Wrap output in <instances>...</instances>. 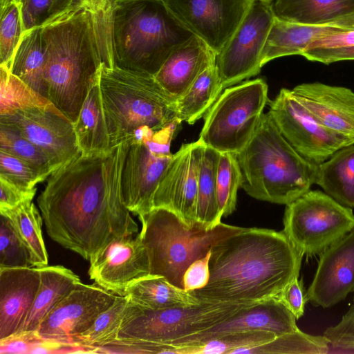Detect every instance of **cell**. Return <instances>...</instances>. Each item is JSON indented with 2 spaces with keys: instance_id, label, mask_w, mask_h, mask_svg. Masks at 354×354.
Returning a JSON list of instances; mask_svg holds the SVG:
<instances>
[{
  "instance_id": "cell-1",
  "label": "cell",
  "mask_w": 354,
  "mask_h": 354,
  "mask_svg": "<svg viewBox=\"0 0 354 354\" xmlns=\"http://www.w3.org/2000/svg\"><path fill=\"white\" fill-rule=\"evenodd\" d=\"M128 145L80 153L50 175L37 198L48 235L86 260L112 240L138 232L121 189Z\"/></svg>"
},
{
  "instance_id": "cell-2",
  "label": "cell",
  "mask_w": 354,
  "mask_h": 354,
  "mask_svg": "<svg viewBox=\"0 0 354 354\" xmlns=\"http://www.w3.org/2000/svg\"><path fill=\"white\" fill-rule=\"evenodd\" d=\"M209 280L192 294L203 302L250 304L277 297L299 276L303 256L283 231L247 228L211 249Z\"/></svg>"
},
{
  "instance_id": "cell-3",
  "label": "cell",
  "mask_w": 354,
  "mask_h": 354,
  "mask_svg": "<svg viewBox=\"0 0 354 354\" xmlns=\"http://www.w3.org/2000/svg\"><path fill=\"white\" fill-rule=\"evenodd\" d=\"M93 14L107 67L155 76L171 53L194 36L162 0H109Z\"/></svg>"
},
{
  "instance_id": "cell-4",
  "label": "cell",
  "mask_w": 354,
  "mask_h": 354,
  "mask_svg": "<svg viewBox=\"0 0 354 354\" xmlns=\"http://www.w3.org/2000/svg\"><path fill=\"white\" fill-rule=\"evenodd\" d=\"M48 100L73 124L102 65L95 18L82 8L43 27Z\"/></svg>"
},
{
  "instance_id": "cell-5",
  "label": "cell",
  "mask_w": 354,
  "mask_h": 354,
  "mask_svg": "<svg viewBox=\"0 0 354 354\" xmlns=\"http://www.w3.org/2000/svg\"><path fill=\"white\" fill-rule=\"evenodd\" d=\"M99 84L111 148L181 123L176 101L154 76L102 64Z\"/></svg>"
},
{
  "instance_id": "cell-6",
  "label": "cell",
  "mask_w": 354,
  "mask_h": 354,
  "mask_svg": "<svg viewBox=\"0 0 354 354\" xmlns=\"http://www.w3.org/2000/svg\"><path fill=\"white\" fill-rule=\"evenodd\" d=\"M236 156L241 187L256 199L286 205L315 184L317 165L289 144L269 112L263 113L252 138Z\"/></svg>"
},
{
  "instance_id": "cell-7",
  "label": "cell",
  "mask_w": 354,
  "mask_h": 354,
  "mask_svg": "<svg viewBox=\"0 0 354 354\" xmlns=\"http://www.w3.org/2000/svg\"><path fill=\"white\" fill-rule=\"evenodd\" d=\"M138 217L142 225L138 234L147 252L149 274L162 276L183 289V274L190 264L204 257L220 239L244 229L221 222L211 229L198 224L189 227L163 207Z\"/></svg>"
},
{
  "instance_id": "cell-8",
  "label": "cell",
  "mask_w": 354,
  "mask_h": 354,
  "mask_svg": "<svg viewBox=\"0 0 354 354\" xmlns=\"http://www.w3.org/2000/svg\"><path fill=\"white\" fill-rule=\"evenodd\" d=\"M269 101L261 78L225 88L205 115L198 139L220 153L237 154L252 138Z\"/></svg>"
},
{
  "instance_id": "cell-9",
  "label": "cell",
  "mask_w": 354,
  "mask_h": 354,
  "mask_svg": "<svg viewBox=\"0 0 354 354\" xmlns=\"http://www.w3.org/2000/svg\"><path fill=\"white\" fill-rule=\"evenodd\" d=\"M251 304L201 301L151 310L129 301L117 339L169 344L207 329Z\"/></svg>"
},
{
  "instance_id": "cell-10",
  "label": "cell",
  "mask_w": 354,
  "mask_h": 354,
  "mask_svg": "<svg viewBox=\"0 0 354 354\" xmlns=\"http://www.w3.org/2000/svg\"><path fill=\"white\" fill-rule=\"evenodd\" d=\"M283 232L296 250L319 254L354 228L352 208L321 191L309 190L286 205Z\"/></svg>"
},
{
  "instance_id": "cell-11",
  "label": "cell",
  "mask_w": 354,
  "mask_h": 354,
  "mask_svg": "<svg viewBox=\"0 0 354 354\" xmlns=\"http://www.w3.org/2000/svg\"><path fill=\"white\" fill-rule=\"evenodd\" d=\"M179 124L156 131L141 140L127 141L121 189L126 207L138 216L153 209V196L173 158L170 144Z\"/></svg>"
},
{
  "instance_id": "cell-12",
  "label": "cell",
  "mask_w": 354,
  "mask_h": 354,
  "mask_svg": "<svg viewBox=\"0 0 354 354\" xmlns=\"http://www.w3.org/2000/svg\"><path fill=\"white\" fill-rule=\"evenodd\" d=\"M275 15L272 3L254 0L243 19L216 55L223 88L259 73L261 55Z\"/></svg>"
},
{
  "instance_id": "cell-13",
  "label": "cell",
  "mask_w": 354,
  "mask_h": 354,
  "mask_svg": "<svg viewBox=\"0 0 354 354\" xmlns=\"http://www.w3.org/2000/svg\"><path fill=\"white\" fill-rule=\"evenodd\" d=\"M270 114L281 135L308 161L319 165L335 152L351 145L322 125L299 102L292 90L281 88L269 101Z\"/></svg>"
},
{
  "instance_id": "cell-14",
  "label": "cell",
  "mask_w": 354,
  "mask_h": 354,
  "mask_svg": "<svg viewBox=\"0 0 354 354\" xmlns=\"http://www.w3.org/2000/svg\"><path fill=\"white\" fill-rule=\"evenodd\" d=\"M0 124L43 150L58 168L81 153L74 124L52 103L0 115Z\"/></svg>"
},
{
  "instance_id": "cell-15",
  "label": "cell",
  "mask_w": 354,
  "mask_h": 354,
  "mask_svg": "<svg viewBox=\"0 0 354 354\" xmlns=\"http://www.w3.org/2000/svg\"><path fill=\"white\" fill-rule=\"evenodd\" d=\"M174 16L216 55L234 34L254 0H162Z\"/></svg>"
},
{
  "instance_id": "cell-16",
  "label": "cell",
  "mask_w": 354,
  "mask_h": 354,
  "mask_svg": "<svg viewBox=\"0 0 354 354\" xmlns=\"http://www.w3.org/2000/svg\"><path fill=\"white\" fill-rule=\"evenodd\" d=\"M118 296L95 282L81 281L50 310L36 331L44 339L73 344V338L89 328Z\"/></svg>"
},
{
  "instance_id": "cell-17",
  "label": "cell",
  "mask_w": 354,
  "mask_h": 354,
  "mask_svg": "<svg viewBox=\"0 0 354 354\" xmlns=\"http://www.w3.org/2000/svg\"><path fill=\"white\" fill-rule=\"evenodd\" d=\"M204 147L199 139L183 144L173 155L153 198V208L174 212L189 227L197 224V189Z\"/></svg>"
},
{
  "instance_id": "cell-18",
  "label": "cell",
  "mask_w": 354,
  "mask_h": 354,
  "mask_svg": "<svg viewBox=\"0 0 354 354\" xmlns=\"http://www.w3.org/2000/svg\"><path fill=\"white\" fill-rule=\"evenodd\" d=\"M89 261L90 279L120 296L131 283L149 274L147 252L138 234L112 240Z\"/></svg>"
},
{
  "instance_id": "cell-19",
  "label": "cell",
  "mask_w": 354,
  "mask_h": 354,
  "mask_svg": "<svg viewBox=\"0 0 354 354\" xmlns=\"http://www.w3.org/2000/svg\"><path fill=\"white\" fill-rule=\"evenodd\" d=\"M354 291V228L319 254L306 299L315 306L332 307Z\"/></svg>"
},
{
  "instance_id": "cell-20",
  "label": "cell",
  "mask_w": 354,
  "mask_h": 354,
  "mask_svg": "<svg viewBox=\"0 0 354 354\" xmlns=\"http://www.w3.org/2000/svg\"><path fill=\"white\" fill-rule=\"evenodd\" d=\"M296 319L279 297H274L249 304L207 329L169 344H197L223 334L242 330H264L278 336L299 330Z\"/></svg>"
},
{
  "instance_id": "cell-21",
  "label": "cell",
  "mask_w": 354,
  "mask_h": 354,
  "mask_svg": "<svg viewBox=\"0 0 354 354\" xmlns=\"http://www.w3.org/2000/svg\"><path fill=\"white\" fill-rule=\"evenodd\" d=\"M292 91L322 125L354 144V92L319 82L301 84Z\"/></svg>"
},
{
  "instance_id": "cell-22",
  "label": "cell",
  "mask_w": 354,
  "mask_h": 354,
  "mask_svg": "<svg viewBox=\"0 0 354 354\" xmlns=\"http://www.w3.org/2000/svg\"><path fill=\"white\" fill-rule=\"evenodd\" d=\"M351 29H354V14L324 24H301L275 17L263 49L262 66L278 57L301 55L313 42Z\"/></svg>"
},
{
  "instance_id": "cell-23",
  "label": "cell",
  "mask_w": 354,
  "mask_h": 354,
  "mask_svg": "<svg viewBox=\"0 0 354 354\" xmlns=\"http://www.w3.org/2000/svg\"><path fill=\"white\" fill-rule=\"evenodd\" d=\"M39 284L37 267L0 268V339L20 330Z\"/></svg>"
},
{
  "instance_id": "cell-24",
  "label": "cell",
  "mask_w": 354,
  "mask_h": 354,
  "mask_svg": "<svg viewBox=\"0 0 354 354\" xmlns=\"http://www.w3.org/2000/svg\"><path fill=\"white\" fill-rule=\"evenodd\" d=\"M215 62L216 53L203 40L193 36L171 53L154 77L162 88L177 101Z\"/></svg>"
},
{
  "instance_id": "cell-25",
  "label": "cell",
  "mask_w": 354,
  "mask_h": 354,
  "mask_svg": "<svg viewBox=\"0 0 354 354\" xmlns=\"http://www.w3.org/2000/svg\"><path fill=\"white\" fill-rule=\"evenodd\" d=\"M39 268L38 292L19 332L36 331L50 310L81 282L78 275L63 266H46Z\"/></svg>"
},
{
  "instance_id": "cell-26",
  "label": "cell",
  "mask_w": 354,
  "mask_h": 354,
  "mask_svg": "<svg viewBox=\"0 0 354 354\" xmlns=\"http://www.w3.org/2000/svg\"><path fill=\"white\" fill-rule=\"evenodd\" d=\"M124 296L132 304L151 310L190 306L201 302L192 291L174 286L162 276L151 274L131 283L125 290Z\"/></svg>"
},
{
  "instance_id": "cell-27",
  "label": "cell",
  "mask_w": 354,
  "mask_h": 354,
  "mask_svg": "<svg viewBox=\"0 0 354 354\" xmlns=\"http://www.w3.org/2000/svg\"><path fill=\"white\" fill-rule=\"evenodd\" d=\"M74 129L81 153L96 154L112 149L102 105L99 77L93 84L84 102L74 123Z\"/></svg>"
},
{
  "instance_id": "cell-28",
  "label": "cell",
  "mask_w": 354,
  "mask_h": 354,
  "mask_svg": "<svg viewBox=\"0 0 354 354\" xmlns=\"http://www.w3.org/2000/svg\"><path fill=\"white\" fill-rule=\"evenodd\" d=\"M315 184L341 205L354 207V144L317 165Z\"/></svg>"
},
{
  "instance_id": "cell-29",
  "label": "cell",
  "mask_w": 354,
  "mask_h": 354,
  "mask_svg": "<svg viewBox=\"0 0 354 354\" xmlns=\"http://www.w3.org/2000/svg\"><path fill=\"white\" fill-rule=\"evenodd\" d=\"M46 62V46L43 27L36 28L24 33L15 52L10 72L47 98L44 79Z\"/></svg>"
},
{
  "instance_id": "cell-30",
  "label": "cell",
  "mask_w": 354,
  "mask_h": 354,
  "mask_svg": "<svg viewBox=\"0 0 354 354\" xmlns=\"http://www.w3.org/2000/svg\"><path fill=\"white\" fill-rule=\"evenodd\" d=\"M276 17L301 24H324L354 14V0H274Z\"/></svg>"
},
{
  "instance_id": "cell-31",
  "label": "cell",
  "mask_w": 354,
  "mask_h": 354,
  "mask_svg": "<svg viewBox=\"0 0 354 354\" xmlns=\"http://www.w3.org/2000/svg\"><path fill=\"white\" fill-rule=\"evenodd\" d=\"M9 221L14 231L30 255L32 266H48V257L42 235V216L35 205L27 201L17 207L0 211Z\"/></svg>"
},
{
  "instance_id": "cell-32",
  "label": "cell",
  "mask_w": 354,
  "mask_h": 354,
  "mask_svg": "<svg viewBox=\"0 0 354 354\" xmlns=\"http://www.w3.org/2000/svg\"><path fill=\"white\" fill-rule=\"evenodd\" d=\"M216 65L206 68L176 101L177 115L192 124L206 114L223 90Z\"/></svg>"
},
{
  "instance_id": "cell-33",
  "label": "cell",
  "mask_w": 354,
  "mask_h": 354,
  "mask_svg": "<svg viewBox=\"0 0 354 354\" xmlns=\"http://www.w3.org/2000/svg\"><path fill=\"white\" fill-rule=\"evenodd\" d=\"M220 152L205 145L198 182L196 223L211 229L221 223L216 199V170Z\"/></svg>"
},
{
  "instance_id": "cell-34",
  "label": "cell",
  "mask_w": 354,
  "mask_h": 354,
  "mask_svg": "<svg viewBox=\"0 0 354 354\" xmlns=\"http://www.w3.org/2000/svg\"><path fill=\"white\" fill-rule=\"evenodd\" d=\"M129 304V300L126 296L118 295L89 328L73 338V343L82 347L85 353H97V348L117 339Z\"/></svg>"
},
{
  "instance_id": "cell-35",
  "label": "cell",
  "mask_w": 354,
  "mask_h": 354,
  "mask_svg": "<svg viewBox=\"0 0 354 354\" xmlns=\"http://www.w3.org/2000/svg\"><path fill=\"white\" fill-rule=\"evenodd\" d=\"M329 348L330 341L325 336H314L298 330L276 336L258 346L236 349L232 354H324Z\"/></svg>"
},
{
  "instance_id": "cell-36",
  "label": "cell",
  "mask_w": 354,
  "mask_h": 354,
  "mask_svg": "<svg viewBox=\"0 0 354 354\" xmlns=\"http://www.w3.org/2000/svg\"><path fill=\"white\" fill-rule=\"evenodd\" d=\"M0 77V115L51 103L2 66Z\"/></svg>"
},
{
  "instance_id": "cell-37",
  "label": "cell",
  "mask_w": 354,
  "mask_h": 354,
  "mask_svg": "<svg viewBox=\"0 0 354 354\" xmlns=\"http://www.w3.org/2000/svg\"><path fill=\"white\" fill-rule=\"evenodd\" d=\"M242 176L236 154L220 153L216 170V199L221 216L231 214L236 209L237 191Z\"/></svg>"
},
{
  "instance_id": "cell-38",
  "label": "cell",
  "mask_w": 354,
  "mask_h": 354,
  "mask_svg": "<svg viewBox=\"0 0 354 354\" xmlns=\"http://www.w3.org/2000/svg\"><path fill=\"white\" fill-rule=\"evenodd\" d=\"M0 150L26 161L47 179L59 169L40 148L12 129L0 124Z\"/></svg>"
},
{
  "instance_id": "cell-39",
  "label": "cell",
  "mask_w": 354,
  "mask_h": 354,
  "mask_svg": "<svg viewBox=\"0 0 354 354\" xmlns=\"http://www.w3.org/2000/svg\"><path fill=\"white\" fill-rule=\"evenodd\" d=\"M277 335L264 330H242L221 335L193 346V354H232L239 348L258 346L273 339Z\"/></svg>"
},
{
  "instance_id": "cell-40",
  "label": "cell",
  "mask_w": 354,
  "mask_h": 354,
  "mask_svg": "<svg viewBox=\"0 0 354 354\" xmlns=\"http://www.w3.org/2000/svg\"><path fill=\"white\" fill-rule=\"evenodd\" d=\"M24 33L19 3L13 1L0 8V66L10 71Z\"/></svg>"
},
{
  "instance_id": "cell-41",
  "label": "cell",
  "mask_w": 354,
  "mask_h": 354,
  "mask_svg": "<svg viewBox=\"0 0 354 354\" xmlns=\"http://www.w3.org/2000/svg\"><path fill=\"white\" fill-rule=\"evenodd\" d=\"M73 0H20L25 32L44 27L70 12Z\"/></svg>"
},
{
  "instance_id": "cell-42",
  "label": "cell",
  "mask_w": 354,
  "mask_h": 354,
  "mask_svg": "<svg viewBox=\"0 0 354 354\" xmlns=\"http://www.w3.org/2000/svg\"><path fill=\"white\" fill-rule=\"evenodd\" d=\"M30 266L29 251L14 231L8 219L0 214V268Z\"/></svg>"
},
{
  "instance_id": "cell-43",
  "label": "cell",
  "mask_w": 354,
  "mask_h": 354,
  "mask_svg": "<svg viewBox=\"0 0 354 354\" xmlns=\"http://www.w3.org/2000/svg\"><path fill=\"white\" fill-rule=\"evenodd\" d=\"M0 176L27 188H34L46 180L31 165L2 150H0Z\"/></svg>"
},
{
  "instance_id": "cell-44",
  "label": "cell",
  "mask_w": 354,
  "mask_h": 354,
  "mask_svg": "<svg viewBox=\"0 0 354 354\" xmlns=\"http://www.w3.org/2000/svg\"><path fill=\"white\" fill-rule=\"evenodd\" d=\"M179 349L171 344L153 342L120 339L107 343L97 349V353H174L178 354Z\"/></svg>"
},
{
  "instance_id": "cell-45",
  "label": "cell",
  "mask_w": 354,
  "mask_h": 354,
  "mask_svg": "<svg viewBox=\"0 0 354 354\" xmlns=\"http://www.w3.org/2000/svg\"><path fill=\"white\" fill-rule=\"evenodd\" d=\"M333 348L354 350V304L334 326L328 328L324 333Z\"/></svg>"
},
{
  "instance_id": "cell-46",
  "label": "cell",
  "mask_w": 354,
  "mask_h": 354,
  "mask_svg": "<svg viewBox=\"0 0 354 354\" xmlns=\"http://www.w3.org/2000/svg\"><path fill=\"white\" fill-rule=\"evenodd\" d=\"M0 211L10 209L27 201H32L37 187L27 188L0 176Z\"/></svg>"
},
{
  "instance_id": "cell-47",
  "label": "cell",
  "mask_w": 354,
  "mask_h": 354,
  "mask_svg": "<svg viewBox=\"0 0 354 354\" xmlns=\"http://www.w3.org/2000/svg\"><path fill=\"white\" fill-rule=\"evenodd\" d=\"M41 340L42 338L37 331L15 333L0 339V353L30 354L31 350Z\"/></svg>"
},
{
  "instance_id": "cell-48",
  "label": "cell",
  "mask_w": 354,
  "mask_h": 354,
  "mask_svg": "<svg viewBox=\"0 0 354 354\" xmlns=\"http://www.w3.org/2000/svg\"><path fill=\"white\" fill-rule=\"evenodd\" d=\"M211 251L203 258L194 261L185 270L183 278V289L192 291L204 288L209 280V258Z\"/></svg>"
},
{
  "instance_id": "cell-49",
  "label": "cell",
  "mask_w": 354,
  "mask_h": 354,
  "mask_svg": "<svg viewBox=\"0 0 354 354\" xmlns=\"http://www.w3.org/2000/svg\"><path fill=\"white\" fill-rule=\"evenodd\" d=\"M277 297L297 319L304 315L306 299L303 282L299 277L291 280Z\"/></svg>"
},
{
  "instance_id": "cell-50",
  "label": "cell",
  "mask_w": 354,
  "mask_h": 354,
  "mask_svg": "<svg viewBox=\"0 0 354 354\" xmlns=\"http://www.w3.org/2000/svg\"><path fill=\"white\" fill-rule=\"evenodd\" d=\"M108 1L109 0H73L71 11L84 8L93 13L97 12L104 8Z\"/></svg>"
},
{
  "instance_id": "cell-51",
  "label": "cell",
  "mask_w": 354,
  "mask_h": 354,
  "mask_svg": "<svg viewBox=\"0 0 354 354\" xmlns=\"http://www.w3.org/2000/svg\"><path fill=\"white\" fill-rule=\"evenodd\" d=\"M344 60H354V48L345 50L337 55L334 59V62Z\"/></svg>"
},
{
  "instance_id": "cell-52",
  "label": "cell",
  "mask_w": 354,
  "mask_h": 354,
  "mask_svg": "<svg viewBox=\"0 0 354 354\" xmlns=\"http://www.w3.org/2000/svg\"><path fill=\"white\" fill-rule=\"evenodd\" d=\"M13 1H17L19 3L20 0H0V8Z\"/></svg>"
},
{
  "instance_id": "cell-53",
  "label": "cell",
  "mask_w": 354,
  "mask_h": 354,
  "mask_svg": "<svg viewBox=\"0 0 354 354\" xmlns=\"http://www.w3.org/2000/svg\"><path fill=\"white\" fill-rule=\"evenodd\" d=\"M261 1L268 3H272L274 0H261Z\"/></svg>"
},
{
  "instance_id": "cell-54",
  "label": "cell",
  "mask_w": 354,
  "mask_h": 354,
  "mask_svg": "<svg viewBox=\"0 0 354 354\" xmlns=\"http://www.w3.org/2000/svg\"><path fill=\"white\" fill-rule=\"evenodd\" d=\"M353 304H354V297H353Z\"/></svg>"
}]
</instances>
